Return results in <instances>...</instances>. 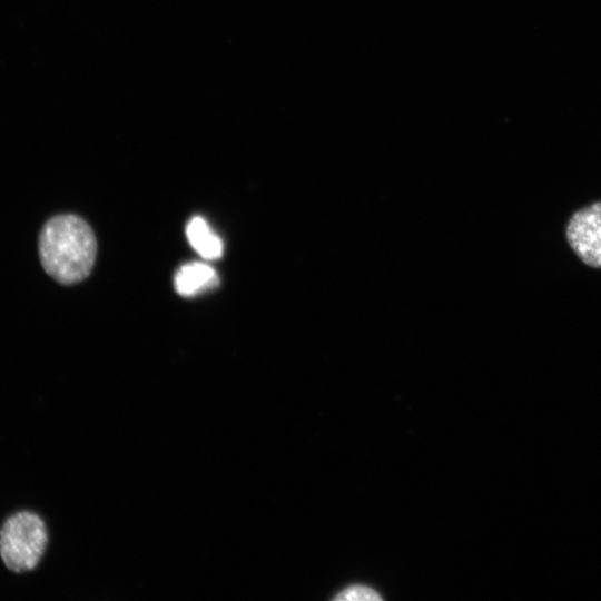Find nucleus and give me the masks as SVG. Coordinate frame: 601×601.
<instances>
[{
	"label": "nucleus",
	"mask_w": 601,
	"mask_h": 601,
	"mask_svg": "<svg viewBox=\"0 0 601 601\" xmlns=\"http://www.w3.org/2000/svg\"><path fill=\"white\" fill-rule=\"evenodd\" d=\"M97 242L91 227L71 214L50 218L39 235V257L46 273L58 283L70 285L91 272Z\"/></svg>",
	"instance_id": "nucleus-1"
},
{
	"label": "nucleus",
	"mask_w": 601,
	"mask_h": 601,
	"mask_svg": "<svg viewBox=\"0 0 601 601\" xmlns=\"http://www.w3.org/2000/svg\"><path fill=\"white\" fill-rule=\"evenodd\" d=\"M48 543L46 521L32 510L14 511L0 524V560L13 573L33 571L40 564Z\"/></svg>",
	"instance_id": "nucleus-2"
},
{
	"label": "nucleus",
	"mask_w": 601,
	"mask_h": 601,
	"mask_svg": "<svg viewBox=\"0 0 601 601\" xmlns=\"http://www.w3.org/2000/svg\"><path fill=\"white\" fill-rule=\"evenodd\" d=\"M566 238L583 263L601 268V203L592 204L572 216Z\"/></svg>",
	"instance_id": "nucleus-3"
},
{
	"label": "nucleus",
	"mask_w": 601,
	"mask_h": 601,
	"mask_svg": "<svg viewBox=\"0 0 601 601\" xmlns=\"http://www.w3.org/2000/svg\"><path fill=\"white\" fill-rule=\"evenodd\" d=\"M176 292L184 297H193L218 285L215 269L205 263H189L181 266L174 279Z\"/></svg>",
	"instance_id": "nucleus-4"
},
{
	"label": "nucleus",
	"mask_w": 601,
	"mask_h": 601,
	"mask_svg": "<svg viewBox=\"0 0 601 601\" xmlns=\"http://www.w3.org/2000/svg\"><path fill=\"white\" fill-rule=\"evenodd\" d=\"M186 235L190 246L205 259H218L223 255V242L207 221L200 217H193L186 227Z\"/></svg>",
	"instance_id": "nucleus-5"
},
{
	"label": "nucleus",
	"mask_w": 601,
	"mask_h": 601,
	"mask_svg": "<svg viewBox=\"0 0 601 601\" xmlns=\"http://www.w3.org/2000/svg\"><path fill=\"white\" fill-rule=\"evenodd\" d=\"M335 600H382V597L367 585L354 584L341 591Z\"/></svg>",
	"instance_id": "nucleus-6"
}]
</instances>
